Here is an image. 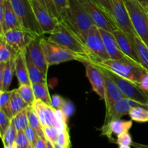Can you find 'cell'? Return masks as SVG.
Here are the masks:
<instances>
[{"mask_svg": "<svg viewBox=\"0 0 148 148\" xmlns=\"http://www.w3.org/2000/svg\"><path fill=\"white\" fill-rule=\"evenodd\" d=\"M48 39L75 53L85 57L88 59V62H91L92 56L90 52L80 35L75 30L70 23L63 20L58 22L53 31L49 34Z\"/></svg>", "mask_w": 148, "mask_h": 148, "instance_id": "6da1fadb", "label": "cell"}, {"mask_svg": "<svg viewBox=\"0 0 148 148\" xmlns=\"http://www.w3.org/2000/svg\"><path fill=\"white\" fill-rule=\"evenodd\" d=\"M93 64L105 68L119 76L133 81L139 86L143 75L148 73L140 63L134 62L129 58L120 59H107L94 62Z\"/></svg>", "mask_w": 148, "mask_h": 148, "instance_id": "7a4b0ae2", "label": "cell"}, {"mask_svg": "<svg viewBox=\"0 0 148 148\" xmlns=\"http://www.w3.org/2000/svg\"><path fill=\"white\" fill-rule=\"evenodd\" d=\"M40 42L49 66L71 60H77L81 62H88V59L85 57L81 56L66 48L56 44L49 39L40 38Z\"/></svg>", "mask_w": 148, "mask_h": 148, "instance_id": "3957f363", "label": "cell"}, {"mask_svg": "<svg viewBox=\"0 0 148 148\" xmlns=\"http://www.w3.org/2000/svg\"><path fill=\"white\" fill-rule=\"evenodd\" d=\"M132 24L140 39L148 47V11L138 0H124Z\"/></svg>", "mask_w": 148, "mask_h": 148, "instance_id": "277c9868", "label": "cell"}, {"mask_svg": "<svg viewBox=\"0 0 148 148\" xmlns=\"http://www.w3.org/2000/svg\"><path fill=\"white\" fill-rule=\"evenodd\" d=\"M23 29L36 37L43 35L36 20L30 0H10Z\"/></svg>", "mask_w": 148, "mask_h": 148, "instance_id": "5b68a950", "label": "cell"}, {"mask_svg": "<svg viewBox=\"0 0 148 148\" xmlns=\"http://www.w3.org/2000/svg\"><path fill=\"white\" fill-rule=\"evenodd\" d=\"M67 1L68 20L66 23H70L82 37L95 23L79 0H67Z\"/></svg>", "mask_w": 148, "mask_h": 148, "instance_id": "8992f818", "label": "cell"}, {"mask_svg": "<svg viewBox=\"0 0 148 148\" xmlns=\"http://www.w3.org/2000/svg\"><path fill=\"white\" fill-rule=\"evenodd\" d=\"M95 26L113 32L119 28L115 20L108 14L98 0H79Z\"/></svg>", "mask_w": 148, "mask_h": 148, "instance_id": "52a82bcc", "label": "cell"}, {"mask_svg": "<svg viewBox=\"0 0 148 148\" xmlns=\"http://www.w3.org/2000/svg\"><path fill=\"white\" fill-rule=\"evenodd\" d=\"M103 68L106 72L115 81L120 91L124 94L126 98L137 102L143 107L148 108V95L145 91L141 89L140 86L133 81L119 76L117 74L106 69L105 68Z\"/></svg>", "mask_w": 148, "mask_h": 148, "instance_id": "ba28073f", "label": "cell"}, {"mask_svg": "<svg viewBox=\"0 0 148 148\" xmlns=\"http://www.w3.org/2000/svg\"><path fill=\"white\" fill-rule=\"evenodd\" d=\"M82 38L92 56L91 58V63L110 59L98 27L95 25L85 32Z\"/></svg>", "mask_w": 148, "mask_h": 148, "instance_id": "9c48e42d", "label": "cell"}, {"mask_svg": "<svg viewBox=\"0 0 148 148\" xmlns=\"http://www.w3.org/2000/svg\"><path fill=\"white\" fill-rule=\"evenodd\" d=\"M114 17L117 26L127 34L130 40L134 44V39L137 36L132 24L124 0H111ZM135 45V44H134Z\"/></svg>", "mask_w": 148, "mask_h": 148, "instance_id": "30bf717a", "label": "cell"}, {"mask_svg": "<svg viewBox=\"0 0 148 148\" xmlns=\"http://www.w3.org/2000/svg\"><path fill=\"white\" fill-rule=\"evenodd\" d=\"M0 34L12 29H23L10 0H0Z\"/></svg>", "mask_w": 148, "mask_h": 148, "instance_id": "8fae6325", "label": "cell"}, {"mask_svg": "<svg viewBox=\"0 0 148 148\" xmlns=\"http://www.w3.org/2000/svg\"><path fill=\"white\" fill-rule=\"evenodd\" d=\"M30 3L43 34H51L56 28L59 20L52 17L47 9L38 0H30Z\"/></svg>", "mask_w": 148, "mask_h": 148, "instance_id": "7c38bea8", "label": "cell"}, {"mask_svg": "<svg viewBox=\"0 0 148 148\" xmlns=\"http://www.w3.org/2000/svg\"><path fill=\"white\" fill-rule=\"evenodd\" d=\"M0 36H3L6 42L17 52L25 49L28 44L36 38L24 29L9 30Z\"/></svg>", "mask_w": 148, "mask_h": 148, "instance_id": "4fadbf2b", "label": "cell"}, {"mask_svg": "<svg viewBox=\"0 0 148 148\" xmlns=\"http://www.w3.org/2000/svg\"><path fill=\"white\" fill-rule=\"evenodd\" d=\"M95 65V64H94ZM100 71L102 72L103 75L104 82H105V103H106V110H108L114 104L117 102L120 101L122 99L126 98L122 92L120 91L118 86L115 83V81L111 78V77L106 72L103 68L96 65Z\"/></svg>", "mask_w": 148, "mask_h": 148, "instance_id": "5bb4252c", "label": "cell"}, {"mask_svg": "<svg viewBox=\"0 0 148 148\" xmlns=\"http://www.w3.org/2000/svg\"><path fill=\"white\" fill-rule=\"evenodd\" d=\"M85 66L86 76L90 82L93 91L105 100V82L103 75L99 68L91 62H82Z\"/></svg>", "mask_w": 148, "mask_h": 148, "instance_id": "9a60e30c", "label": "cell"}, {"mask_svg": "<svg viewBox=\"0 0 148 148\" xmlns=\"http://www.w3.org/2000/svg\"><path fill=\"white\" fill-rule=\"evenodd\" d=\"M138 102L130 99L124 98L117 102L106 113V118L103 125H106L110 122L121 119L125 115L129 114L130 110L136 106H140ZM143 106V105H142Z\"/></svg>", "mask_w": 148, "mask_h": 148, "instance_id": "2e32d148", "label": "cell"}, {"mask_svg": "<svg viewBox=\"0 0 148 148\" xmlns=\"http://www.w3.org/2000/svg\"><path fill=\"white\" fill-rule=\"evenodd\" d=\"M40 37H36L33 39L26 47L27 52L31 58L33 63L39 68L44 75H47L48 68L49 65L46 61L43 48L40 45Z\"/></svg>", "mask_w": 148, "mask_h": 148, "instance_id": "e0dca14e", "label": "cell"}, {"mask_svg": "<svg viewBox=\"0 0 148 148\" xmlns=\"http://www.w3.org/2000/svg\"><path fill=\"white\" fill-rule=\"evenodd\" d=\"M113 34L116 39V41L121 52L130 59L141 64L138 55H137L135 45L130 40L127 34L120 28L114 30L113 32Z\"/></svg>", "mask_w": 148, "mask_h": 148, "instance_id": "ac0fdd59", "label": "cell"}, {"mask_svg": "<svg viewBox=\"0 0 148 148\" xmlns=\"http://www.w3.org/2000/svg\"><path fill=\"white\" fill-rule=\"evenodd\" d=\"M101 37L103 41L104 45L107 52L111 59H120L123 58H128L120 49L115 36L113 33L105 30L101 28H98Z\"/></svg>", "mask_w": 148, "mask_h": 148, "instance_id": "d6986e66", "label": "cell"}, {"mask_svg": "<svg viewBox=\"0 0 148 148\" xmlns=\"http://www.w3.org/2000/svg\"><path fill=\"white\" fill-rule=\"evenodd\" d=\"M25 49L17 52V55L14 57V71L20 85L23 84L31 85L32 84L29 78L27 64H26Z\"/></svg>", "mask_w": 148, "mask_h": 148, "instance_id": "ffe728a7", "label": "cell"}, {"mask_svg": "<svg viewBox=\"0 0 148 148\" xmlns=\"http://www.w3.org/2000/svg\"><path fill=\"white\" fill-rule=\"evenodd\" d=\"M132 126V120H123L121 119L113 120L101 128V134L106 136L109 139H112V134H119L129 131Z\"/></svg>", "mask_w": 148, "mask_h": 148, "instance_id": "44dd1931", "label": "cell"}, {"mask_svg": "<svg viewBox=\"0 0 148 148\" xmlns=\"http://www.w3.org/2000/svg\"><path fill=\"white\" fill-rule=\"evenodd\" d=\"M14 71V58L0 63V91H9Z\"/></svg>", "mask_w": 148, "mask_h": 148, "instance_id": "7402d4cb", "label": "cell"}, {"mask_svg": "<svg viewBox=\"0 0 148 148\" xmlns=\"http://www.w3.org/2000/svg\"><path fill=\"white\" fill-rule=\"evenodd\" d=\"M25 55L26 64H27V71H28L29 78H30L31 84H36V83H46V76L44 75L39 68L35 65L32 61L27 49H25Z\"/></svg>", "mask_w": 148, "mask_h": 148, "instance_id": "603a6c76", "label": "cell"}, {"mask_svg": "<svg viewBox=\"0 0 148 148\" xmlns=\"http://www.w3.org/2000/svg\"><path fill=\"white\" fill-rule=\"evenodd\" d=\"M28 106L29 105L26 103V102L19 95L17 89H13L12 95L10 104H9L7 115L12 119L19 113L27 108Z\"/></svg>", "mask_w": 148, "mask_h": 148, "instance_id": "cb8c5ba5", "label": "cell"}, {"mask_svg": "<svg viewBox=\"0 0 148 148\" xmlns=\"http://www.w3.org/2000/svg\"><path fill=\"white\" fill-rule=\"evenodd\" d=\"M33 94L36 100H40L45 104L51 106V97L48 89L47 83H36L32 84Z\"/></svg>", "mask_w": 148, "mask_h": 148, "instance_id": "d4e9b609", "label": "cell"}, {"mask_svg": "<svg viewBox=\"0 0 148 148\" xmlns=\"http://www.w3.org/2000/svg\"><path fill=\"white\" fill-rule=\"evenodd\" d=\"M27 118H28V123L29 126H31L33 129H34L38 133V136L43 139H46L44 136V133L43 131V127L40 123L39 118L38 116L37 113L33 108V106H28L27 107Z\"/></svg>", "mask_w": 148, "mask_h": 148, "instance_id": "484cf974", "label": "cell"}, {"mask_svg": "<svg viewBox=\"0 0 148 148\" xmlns=\"http://www.w3.org/2000/svg\"><path fill=\"white\" fill-rule=\"evenodd\" d=\"M16 52L10 45L6 42L4 37L0 36V63H5L17 55Z\"/></svg>", "mask_w": 148, "mask_h": 148, "instance_id": "4316f807", "label": "cell"}, {"mask_svg": "<svg viewBox=\"0 0 148 148\" xmlns=\"http://www.w3.org/2000/svg\"><path fill=\"white\" fill-rule=\"evenodd\" d=\"M136 50L140 59V63L148 72V47L147 45L137 36L134 39Z\"/></svg>", "mask_w": 148, "mask_h": 148, "instance_id": "83f0119b", "label": "cell"}, {"mask_svg": "<svg viewBox=\"0 0 148 148\" xmlns=\"http://www.w3.org/2000/svg\"><path fill=\"white\" fill-rule=\"evenodd\" d=\"M129 115L134 121L146 123L148 122V109L142 105L136 106L130 110Z\"/></svg>", "mask_w": 148, "mask_h": 148, "instance_id": "f1b7e54d", "label": "cell"}, {"mask_svg": "<svg viewBox=\"0 0 148 148\" xmlns=\"http://www.w3.org/2000/svg\"><path fill=\"white\" fill-rule=\"evenodd\" d=\"M11 123L14 125L17 131H25V129L29 126L27 108L14 116L11 119Z\"/></svg>", "mask_w": 148, "mask_h": 148, "instance_id": "f546056e", "label": "cell"}, {"mask_svg": "<svg viewBox=\"0 0 148 148\" xmlns=\"http://www.w3.org/2000/svg\"><path fill=\"white\" fill-rule=\"evenodd\" d=\"M17 90L19 95L26 102V103L29 106L33 105L36 99H35L34 94H33L32 84L31 85H27V84L20 85Z\"/></svg>", "mask_w": 148, "mask_h": 148, "instance_id": "4dcf8cb0", "label": "cell"}, {"mask_svg": "<svg viewBox=\"0 0 148 148\" xmlns=\"http://www.w3.org/2000/svg\"><path fill=\"white\" fill-rule=\"evenodd\" d=\"M52 145L55 148H71V140L69 128L59 132L56 141Z\"/></svg>", "mask_w": 148, "mask_h": 148, "instance_id": "1f68e13d", "label": "cell"}, {"mask_svg": "<svg viewBox=\"0 0 148 148\" xmlns=\"http://www.w3.org/2000/svg\"><path fill=\"white\" fill-rule=\"evenodd\" d=\"M17 132H18V131L16 129L14 125L11 123V124L9 126L8 129L4 132V135L1 137V139H2V142L4 147L14 144L16 137H17Z\"/></svg>", "mask_w": 148, "mask_h": 148, "instance_id": "d6a6232c", "label": "cell"}, {"mask_svg": "<svg viewBox=\"0 0 148 148\" xmlns=\"http://www.w3.org/2000/svg\"><path fill=\"white\" fill-rule=\"evenodd\" d=\"M55 4L58 13L60 16L61 20L66 22L67 18V7L68 1L67 0H53Z\"/></svg>", "mask_w": 148, "mask_h": 148, "instance_id": "836d02e7", "label": "cell"}, {"mask_svg": "<svg viewBox=\"0 0 148 148\" xmlns=\"http://www.w3.org/2000/svg\"><path fill=\"white\" fill-rule=\"evenodd\" d=\"M13 90L12 91H0V110L4 111L6 114H8L9 104L12 95Z\"/></svg>", "mask_w": 148, "mask_h": 148, "instance_id": "e575fe53", "label": "cell"}, {"mask_svg": "<svg viewBox=\"0 0 148 148\" xmlns=\"http://www.w3.org/2000/svg\"><path fill=\"white\" fill-rule=\"evenodd\" d=\"M43 133H44L46 140L49 141V142H50L53 145L55 142V141H56L58 135H59V130L56 127L46 126L43 127Z\"/></svg>", "mask_w": 148, "mask_h": 148, "instance_id": "d590c367", "label": "cell"}, {"mask_svg": "<svg viewBox=\"0 0 148 148\" xmlns=\"http://www.w3.org/2000/svg\"><path fill=\"white\" fill-rule=\"evenodd\" d=\"M14 144L17 148H31L25 131H18Z\"/></svg>", "mask_w": 148, "mask_h": 148, "instance_id": "8d00e7d4", "label": "cell"}, {"mask_svg": "<svg viewBox=\"0 0 148 148\" xmlns=\"http://www.w3.org/2000/svg\"><path fill=\"white\" fill-rule=\"evenodd\" d=\"M38 1L47 9L48 11L49 12V13H50L52 17H53L54 18L57 19L59 21H60V16H59V13H58L57 10H56V7H55V4L53 3V0H38Z\"/></svg>", "mask_w": 148, "mask_h": 148, "instance_id": "74e56055", "label": "cell"}, {"mask_svg": "<svg viewBox=\"0 0 148 148\" xmlns=\"http://www.w3.org/2000/svg\"><path fill=\"white\" fill-rule=\"evenodd\" d=\"M11 124V118L4 113L0 110V135L1 137L4 135L9 126Z\"/></svg>", "mask_w": 148, "mask_h": 148, "instance_id": "f35d334b", "label": "cell"}, {"mask_svg": "<svg viewBox=\"0 0 148 148\" xmlns=\"http://www.w3.org/2000/svg\"><path fill=\"white\" fill-rule=\"evenodd\" d=\"M25 133L26 136H27V139H28L30 145L32 148L35 147L36 142H37L39 136L36 131L34 129L31 127L30 126H28L25 129Z\"/></svg>", "mask_w": 148, "mask_h": 148, "instance_id": "ab89813d", "label": "cell"}, {"mask_svg": "<svg viewBox=\"0 0 148 148\" xmlns=\"http://www.w3.org/2000/svg\"><path fill=\"white\" fill-rule=\"evenodd\" d=\"M116 143L119 146H131L132 145V139L128 131L124 132L117 136Z\"/></svg>", "mask_w": 148, "mask_h": 148, "instance_id": "60d3db41", "label": "cell"}, {"mask_svg": "<svg viewBox=\"0 0 148 148\" xmlns=\"http://www.w3.org/2000/svg\"><path fill=\"white\" fill-rule=\"evenodd\" d=\"M74 110H75V107H74L73 103L71 101L65 100L63 104H62L61 110L63 112V113L64 114V115L66 116V118L68 119L72 114H73Z\"/></svg>", "mask_w": 148, "mask_h": 148, "instance_id": "b9f144b4", "label": "cell"}, {"mask_svg": "<svg viewBox=\"0 0 148 148\" xmlns=\"http://www.w3.org/2000/svg\"><path fill=\"white\" fill-rule=\"evenodd\" d=\"M64 100L59 94H53L51 96V107L55 110H61Z\"/></svg>", "mask_w": 148, "mask_h": 148, "instance_id": "7bdbcfd3", "label": "cell"}, {"mask_svg": "<svg viewBox=\"0 0 148 148\" xmlns=\"http://www.w3.org/2000/svg\"><path fill=\"white\" fill-rule=\"evenodd\" d=\"M98 2L102 5V7L106 10L107 12L114 19V13H113V9L112 5H111V0H98ZM115 20V19H114ZM116 21V20H115Z\"/></svg>", "mask_w": 148, "mask_h": 148, "instance_id": "ee69618b", "label": "cell"}, {"mask_svg": "<svg viewBox=\"0 0 148 148\" xmlns=\"http://www.w3.org/2000/svg\"><path fill=\"white\" fill-rule=\"evenodd\" d=\"M139 86L141 89H143V91L147 92L148 91V73L145 74L143 75V78L141 79L140 84H139Z\"/></svg>", "mask_w": 148, "mask_h": 148, "instance_id": "f6af8a7d", "label": "cell"}, {"mask_svg": "<svg viewBox=\"0 0 148 148\" xmlns=\"http://www.w3.org/2000/svg\"><path fill=\"white\" fill-rule=\"evenodd\" d=\"M34 148H47V143L46 139L39 136Z\"/></svg>", "mask_w": 148, "mask_h": 148, "instance_id": "bcb514c9", "label": "cell"}, {"mask_svg": "<svg viewBox=\"0 0 148 148\" xmlns=\"http://www.w3.org/2000/svg\"><path fill=\"white\" fill-rule=\"evenodd\" d=\"M132 145H134L136 147H140V148H148V145H142V144H138V143H134L133 142Z\"/></svg>", "mask_w": 148, "mask_h": 148, "instance_id": "7dc6e473", "label": "cell"}, {"mask_svg": "<svg viewBox=\"0 0 148 148\" xmlns=\"http://www.w3.org/2000/svg\"><path fill=\"white\" fill-rule=\"evenodd\" d=\"M145 7L147 8L148 7V0H138Z\"/></svg>", "mask_w": 148, "mask_h": 148, "instance_id": "c3c4849f", "label": "cell"}, {"mask_svg": "<svg viewBox=\"0 0 148 148\" xmlns=\"http://www.w3.org/2000/svg\"><path fill=\"white\" fill-rule=\"evenodd\" d=\"M46 143H47V148H55L52 145V144L50 142H49V141L46 140Z\"/></svg>", "mask_w": 148, "mask_h": 148, "instance_id": "681fc988", "label": "cell"}, {"mask_svg": "<svg viewBox=\"0 0 148 148\" xmlns=\"http://www.w3.org/2000/svg\"><path fill=\"white\" fill-rule=\"evenodd\" d=\"M4 148H17L16 147L15 144H13L12 145H8V146H5Z\"/></svg>", "mask_w": 148, "mask_h": 148, "instance_id": "f907efd6", "label": "cell"}, {"mask_svg": "<svg viewBox=\"0 0 148 148\" xmlns=\"http://www.w3.org/2000/svg\"><path fill=\"white\" fill-rule=\"evenodd\" d=\"M119 148H131L130 146H119Z\"/></svg>", "mask_w": 148, "mask_h": 148, "instance_id": "816d5d0a", "label": "cell"}, {"mask_svg": "<svg viewBox=\"0 0 148 148\" xmlns=\"http://www.w3.org/2000/svg\"><path fill=\"white\" fill-rule=\"evenodd\" d=\"M146 94H147V95H148V91H147V92H146Z\"/></svg>", "mask_w": 148, "mask_h": 148, "instance_id": "f5cc1de1", "label": "cell"}, {"mask_svg": "<svg viewBox=\"0 0 148 148\" xmlns=\"http://www.w3.org/2000/svg\"><path fill=\"white\" fill-rule=\"evenodd\" d=\"M147 11H148V7H147Z\"/></svg>", "mask_w": 148, "mask_h": 148, "instance_id": "db71d44e", "label": "cell"}, {"mask_svg": "<svg viewBox=\"0 0 148 148\" xmlns=\"http://www.w3.org/2000/svg\"><path fill=\"white\" fill-rule=\"evenodd\" d=\"M136 148H140V147H136Z\"/></svg>", "mask_w": 148, "mask_h": 148, "instance_id": "11a10c76", "label": "cell"}, {"mask_svg": "<svg viewBox=\"0 0 148 148\" xmlns=\"http://www.w3.org/2000/svg\"><path fill=\"white\" fill-rule=\"evenodd\" d=\"M31 148H32V147H31Z\"/></svg>", "mask_w": 148, "mask_h": 148, "instance_id": "9f6ffc18", "label": "cell"}, {"mask_svg": "<svg viewBox=\"0 0 148 148\" xmlns=\"http://www.w3.org/2000/svg\"><path fill=\"white\" fill-rule=\"evenodd\" d=\"M147 109H148V108H147Z\"/></svg>", "mask_w": 148, "mask_h": 148, "instance_id": "6f0895ef", "label": "cell"}]
</instances>
